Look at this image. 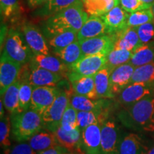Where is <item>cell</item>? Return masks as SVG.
<instances>
[{
	"mask_svg": "<svg viewBox=\"0 0 154 154\" xmlns=\"http://www.w3.org/2000/svg\"><path fill=\"white\" fill-rule=\"evenodd\" d=\"M88 18L83 2L79 1L49 17L44 24V32L49 38L67 31L78 32Z\"/></svg>",
	"mask_w": 154,
	"mask_h": 154,
	"instance_id": "obj_1",
	"label": "cell"
},
{
	"mask_svg": "<svg viewBox=\"0 0 154 154\" xmlns=\"http://www.w3.org/2000/svg\"><path fill=\"white\" fill-rule=\"evenodd\" d=\"M11 115V136L17 142L29 140L44 128L42 115L33 109Z\"/></svg>",
	"mask_w": 154,
	"mask_h": 154,
	"instance_id": "obj_2",
	"label": "cell"
},
{
	"mask_svg": "<svg viewBox=\"0 0 154 154\" xmlns=\"http://www.w3.org/2000/svg\"><path fill=\"white\" fill-rule=\"evenodd\" d=\"M135 126L146 131H154V95H149L128 108Z\"/></svg>",
	"mask_w": 154,
	"mask_h": 154,
	"instance_id": "obj_3",
	"label": "cell"
},
{
	"mask_svg": "<svg viewBox=\"0 0 154 154\" xmlns=\"http://www.w3.org/2000/svg\"><path fill=\"white\" fill-rule=\"evenodd\" d=\"M71 95L61 90L55 101L42 114L43 127L46 130L55 132L61 126V121L66 108L70 104Z\"/></svg>",
	"mask_w": 154,
	"mask_h": 154,
	"instance_id": "obj_4",
	"label": "cell"
},
{
	"mask_svg": "<svg viewBox=\"0 0 154 154\" xmlns=\"http://www.w3.org/2000/svg\"><path fill=\"white\" fill-rule=\"evenodd\" d=\"M62 79V75L40 68L30 63L27 69H22L18 79L20 82H28L33 86L56 87Z\"/></svg>",
	"mask_w": 154,
	"mask_h": 154,
	"instance_id": "obj_5",
	"label": "cell"
},
{
	"mask_svg": "<svg viewBox=\"0 0 154 154\" xmlns=\"http://www.w3.org/2000/svg\"><path fill=\"white\" fill-rule=\"evenodd\" d=\"M3 54L19 64H26L32 56L27 44H25L19 32L11 30L7 35L4 46Z\"/></svg>",
	"mask_w": 154,
	"mask_h": 154,
	"instance_id": "obj_6",
	"label": "cell"
},
{
	"mask_svg": "<svg viewBox=\"0 0 154 154\" xmlns=\"http://www.w3.org/2000/svg\"><path fill=\"white\" fill-rule=\"evenodd\" d=\"M107 54L83 56L77 62L69 67V72H76L83 76H94L106 66Z\"/></svg>",
	"mask_w": 154,
	"mask_h": 154,
	"instance_id": "obj_7",
	"label": "cell"
},
{
	"mask_svg": "<svg viewBox=\"0 0 154 154\" xmlns=\"http://www.w3.org/2000/svg\"><path fill=\"white\" fill-rule=\"evenodd\" d=\"M61 89L52 86H34L30 109L42 114L55 101Z\"/></svg>",
	"mask_w": 154,
	"mask_h": 154,
	"instance_id": "obj_8",
	"label": "cell"
},
{
	"mask_svg": "<svg viewBox=\"0 0 154 154\" xmlns=\"http://www.w3.org/2000/svg\"><path fill=\"white\" fill-rule=\"evenodd\" d=\"M115 36L111 34L88 38L79 42L83 55L107 54L114 48Z\"/></svg>",
	"mask_w": 154,
	"mask_h": 154,
	"instance_id": "obj_9",
	"label": "cell"
},
{
	"mask_svg": "<svg viewBox=\"0 0 154 154\" xmlns=\"http://www.w3.org/2000/svg\"><path fill=\"white\" fill-rule=\"evenodd\" d=\"M22 65L13 61L2 53L0 61V93L1 96L7 89L18 80Z\"/></svg>",
	"mask_w": 154,
	"mask_h": 154,
	"instance_id": "obj_10",
	"label": "cell"
},
{
	"mask_svg": "<svg viewBox=\"0 0 154 154\" xmlns=\"http://www.w3.org/2000/svg\"><path fill=\"white\" fill-rule=\"evenodd\" d=\"M101 154H117L121 138L119 128L111 119L101 124Z\"/></svg>",
	"mask_w": 154,
	"mask_h": 154,
	"instance_id": "obj_11",
	"label": "cell"
},
{
	"mask_svg": "<svg viewBox=\"0 0 154 154\" xmlns=\"http://www.w3.org/2000/svg\"><path fill=\"white\" fill-rule=\"evenodd\" d=\"M101 124L96 123L82 131L81 149L86 154H101Z\"/></svg>",
	"mask_w": 154,
	"mask_h": 154,
	"instance_id": "obj_12",
	"label": "cell"
},
{
	"mask_svg": "<svg viewBox=\"0 0 154 154\" xmlns=\"http://www.w3.org/2000/svg\"><path fill=\"white\" fill-rule=\"evenodd\" d=\"M152 84L153 83H133L128 84L119 93V101L122 104L130 106L146 96L153 94V86Z\"/></svg>",
	"mask_w": 154,
	"mask_h": 154,
	"instance_id": "obj_13",
	"label": "cell"
},
{
	"mask_svg": "<svg viewBox=\"0 0 154 154\" xmlns=\"http://www.w3.org/2000/svg\"><path fill=\"white\" fill-rule=\"evenodd\" d=\"M66 76L72 84L74 94L91 99H99L96 91L94 76H83L76 72H69Z\"/></svg>",
	"mask_w": 154,
	"mask_h": 154,
	"instance_id": "obj_14",
	"label": "cell"
},
{
	"mask_svg": "<svg viewBox=\"0 0 154 154\" xmlns=\"http://www.w3.org/2000/svg\"><path fill=\"white\" fill-rule=\"evenodd\" d=\"M135 69L136 67L128 62L112 69L109 82L111 91L114 96L119 94L123 88L130 84Z\"/></svg>",
	"mask_w": 154,
	"mask_h": 154,
	"instance_id": "obj_15",
	"label": "cell"
},
{
	"mask_svg": "<svg viewBox=\"0 0 154 154\" xmlns=\"http://www.w3.org/2000/svg\"><path fill=\"white\" fill-rule=\"evenodd\" d=\"M25 42L33 54H49V48L43 34L36 26L26 24L23 27Z\"/></svg>",
	"mask_w": 154,
	"mask_h": 154,
	"instance_id": "obj_16",
	"label": "cell"
},
{
	"mask_svg": "<svg viewBox=\"0 0 154 154\" xmlns=\"http://www.w3.org/2000/svg\"><path fill=\"white\" fill-rule=\"evenodd\" d=\"M129 13L124 10L121 6H115L112 9L102 15L101 18L106 24L109 34H115L117 32L128 27V21Z\"/></svg>",
	"mask_w": 154,
	"mask_h": 154,
	"instance_id": "obj_17",
	"label": "cell"
},
{
	"mask_svg": "<svg viewBox=\"0 0 154 154\" xmlns=\"http://www.w3.org/2000/svg\"><path fill=\"white\" fill-rule=\"evenodd\" d=\"M78 41L109 34L106 24L101 17L90 16L78 32Z\"/></svg>",
	"mask_w": 154,
	"mask_h": 154,
	"instance_id": "obj_18",
	"label": "cell"
},
{
	"mask_svg": "<svg viewBox=\"0 0 154 154\" xmlns=\"http://www.w3.org/2000/svg\"><path fill=\"white\" fill-rule=\"evenodd\" d=\"M112 35L115 36L113 49H124L134 52L135 50L143 45L138 35L136 27L128 26Z\"/></svg>",
	"mask_w": 154,
	"mask_h": 154,
	"instance_id": "obj_19",
	"label": "cell"
},
{
	"mask_svg": "<svg viewBox=\"0 0 154 154\" xmlns=\"http://www.w3.org/2000/svg\"><path fill=\"white\" fill-rule=\"evenodd\" d=\"M30 61V63L36 66L47 69L51 72L57 73L63 76H67V74L69 72V66L66 64L58 57L50 54H33Z\"/></svg>",
	"mask_w": 154,
	"mask_h": 154,
	"instance_id": "obj_20",
	"label": "cell"
},
{
	"mask_svg": "<svg viewBox=\"0 0 154 154\" xmlns=\"http://www.w3.org/2000/svg\"><path fill=\"white\" fill-rule=\"evenodd\" d=\"M54 133L59 145L66 149L68 151L72 152L82 150V131L79 126L70 131H65L60 126Z\"/></svg>",
	"mask_w": 154,
	"mask_h": 154,
	"instance_id": "obj_21",
	"label": "cell"
},
{
	"mask_svg": "<svg viewBox=\"0 0 154 154\" xmlns=\"http://www.w3.org/2000/svg\"><path fill=\"white\" fill-rule=\"evenodd\" d=\"M147 151V147L138 134H129L121 138L117 154H146Z\"/></svg>",
	"mask_w": 154,
	"mask_h": 154,
	"instance_id": "obj_22",
	"label": "cell"
},
{
	"mask_svg": "<svg viewBox=\"0 0 154 154\" xmlns=\"http://www.w3.org/2000/svg\"><path fill=\"white\" fill-rule=\"evenodd\" d=\"M29 143L37 153L46 151L57 146H60L54 133L49 130L40 131L39 132L36 133L29 140Z\"/></svg>",
	"mask_w": 154,
	"mask_h": 154,
	"instance_id": "obj_23",
	"label": "cell"
},
{
	"mask_svg": "<svg viewBox=\"0 0 154 154\" xmlns=\"http://www.w3.org/2000/svg\"><path fill=\"white\" fill-rule=\"evenodd\" d=\"M112 69L106 66L94 75L96 91L99 99H112L114 95L112 94L110 88L109 78Z\"/></svg>",
	"mask_w": 154,
	"mask_h": 154,
	"instance_id": "obj_24",
	"label": "cell"
},
{
	"mask_svg": "<svg viewBox=\"0 0 154 154\" xmlns=\"http://www.w3.org/2000/svg\"><path fill=\"white\" fill-rule=\"evenodd\" d=\"M104 104L103 99H91L76 94L70 97V105L77 111L101 110L103 109Z\"/></svg>",
	"mask_w": 154,
	"mask_h": 154,
	"instance_id": "obj_25",
	"label": "cell"
},
{
	"mask_svg": "<svg viewBox=\"0 0 154 154\" xmlns=\"http://www.w3.org/2000/svg\"><path fill=\"white\" fill-rule=\"evenodd\" d=\"M19 86L20 82L18 79L7 88L5 93L2 96L4 106L11 114L21 112L19 106Z\"/></svg>",
	"mask_w": 154,
	"mask_h": 154,
	"instance_id": "obj_26",
	"label": "cell"
},
{
	"mask_svg": "<svg viewBox=\"0 0 154 154\" xmlns=\"http://www.w3.org/2000/svg\"><path fill=\"white\" fill-rule=\"evenodd\" d=\"M154 62V41L143 44L135 50L129 63L135 67Z\"/></svg>",
	"mask_w": 154,
	"mask_h": 154,
	"instance_id": "obj_27",
	"label": "cell"
},
{
	"mask_svg": "<svg viewBox=\"0 0 154 154\" xmlns=\"http://www.w3.org/2000/svg\"><path fill=\"white\" fill-rule=\"evenodd\" d=\"M84 9L88 16L101 17L116 6L114 0H84Z\"/></svg>",
	"mask_w": 154,
	"mask_h": 154,
	"instance_id": "obj_28",
	"label": "cell"
},
{
	"mask_svg": "<svg viewBox=\"0 0 154 154\" xmlns=\"http://www.w3.org/2000/svg\"><path fill=\"white\" fill-rule=\"evenodd\" d=\"M54 53L69 67L77 62L84 56L79 41L74 42L62 49L54 51Z\"/></svg>",
	"mask_w": 154,
	"mask_h": 154,
	"instance_id": "obj_29",
	"label": "cell"
},
{
	"mask_svg": "<svg viewBox=\"0 0 154 154\" xmlns=\"http://www.w3.org/2000/svg\"><path fill=\"white\" fill-rule=\"evenodd\" d=\"M106 119V112L103 111V109L89 111H77V124L81 131L96 123L101 124Z\"/></svg>",
	"mask_w": 154,
	"mask_h": 154,
	"instance_id": "obj_30",
	"label": "cell"
},
{
	"mask_svg": "<svg viewBox=\"0 0 154 154\" xmlns=\"http://www.w3.org/2000/svg\"><path fill=\"white\" fill-rule=\"evenodd\" d=\"M79 1L82 0H51L43 5V7L38 11L37 14L42 17H49Z\"/></svg>",
	"mask_w": 154,
	"mask_h": 154,
	"instance_id": "obj_31",
	"label": "cell"
},
{
	"mask_svg": "<svg viewBox=\"0 0 154 154\" xmlns=\"http://www.w3.org/2000/svg\"><path fill=\"white\" fill-rule=\"evenodd\" d=\"M78 32L74 31H67L54 35L49 38V46L53 49V51H58L66 47L69 44L78 41Z\"/></svg>",
	"mask_w": 154,
	"mask_h": 154,
	"instance_id": "obj_32",
	"label": "cell"
},
{
	"mask_svg": "<svg viewBox=\"0 0 154 154\" xmlns=\"http://www.w3.org/2000/svg\"><path fill=\"white\" fill-rule=\"evenodd\" d=\"M154 82V62L136 67L131 79L133 83H145L151 84Z\"/></svg>",
	"mask_w": 154,
	"mask_h": 154,
	"instance_id": "obj_33",
	"label": "cell"
},
{
	"mask_svg": "<svg viewBox=\"0 0 154 154\" xmlns=\"http://www.w3.org/2000/svg\"><path fill=\"white\" fill-rule=\"evenodd\" d=\"M133 52L124 49H113L107 55V66L113 69L115 67L128 63L131 59Z\"/></svg>",
	"mask_w": 154,
	"mask_h": 154,
	"instance_id": "obj_34",
	"label": "cell"
},
{
	"mask_svg": "<svg viewBox=\"0 0 154 154\" xmlns=\"http://www.w3.org/2000/svg\"><path fill=\"white\" fill-rule=\"evenodd\" d=\"M153 21V13L150 8L131 13L127 21V25L131 27H137L140 25Z\"/></svg>",
	"mask_w": 154,
	"mask_h": 154,
	"instance_id": "obj_35",
	"label": "cell"
},
{
	"mask_svg": "<svg viewBox=\"0 0 154 154\" xmlns=\"http://www.w3.org/2000/svg\"><path fill=\"white\" fill-rule=\"evenodd\" d=\"M33 88L34 86L28 82H20L19 95V106H20L21 112L30 109Z\"/></svg>",
	"mask_w": 154,
	"mask_h": 154,
	"instance_id": "obj_36",
	"label": "cell"
},
{
	"mask_svg": "<svg viewBox=\"0 0 154 154\" xmlns=\"http://www.w3.org/2000/svg\"><path fill=\"white\" fill-rule=\"evenodd\" d=\"M61 127L65 131H70L78 127L77 111L70 104L66 108L61 121Z\"/></svg>",
	"mask_w": 154,
	"mask_h": 154,
	"instance_id": "obj_37",
	"label": "cell"
},
{
	"mask_svg": "<svg viewBox=\"0 0 154 154\" xmlns=\"http://www.w3.org/2000/svg\"><path fill=\"white\" fill-rule=\"evenodd\" d=\"M11 128V121H9L8 116H4L1 119L0 122V143L2 148L7 151H9V147L11 146V141L9 139L10 136V129Z\"/></svg>",
	"mask_w": 154,
	"mask_h": 154,
	"instance_id": "obj_38",
	"label": "cell"
},
{
	"mask_svg": "<svg viewBox=\"0 0 154 154\" xmlns=\"http://www.w3.org/2000/svg\"><path fill=\"white\" fill-rule=\"evenodd\" d=\"M0 10L4 19L13 18L19 11L18 0H0Z\"/></svg>",
	"mask_w": 154,
	"mask_h": 154,
	"instance_id": "obj_39",
	"label": "cell"
},
{
	"mask_svg": "<svg viewBox=\"0 0 154 154\" xmlns=\"http://www.w3.org/2000/svg\"><path fill=\"white\" fill-rule=\"evenodd\" d=\"M138 35L143 44L154 41V21L137 26Z\"/></svg>",
	"mask_w": 154,
	"mask_h": 154,
	"instance_id": "obj_40",
	"label": "cell"
},
{
	"mask_svg": "<svg viewBox=\"0 0 154 154\" xmlns=\"http://www.w3.org/2000/svg\"><path fill=\"white\" fill-rule=\"evenodd\" d=\"M121 7L128 13L150 9L151 7L142 2L140 0H120Z\"/></svg>",
	"mask_w": 154,
	"mask_h": 154,
	"instance_id": "obj_41",
	"label": "cell"
},
{
	"mask_svg": "<svg viewBox=\"0 0 154 154\" xmlns=\"http://www.w3.org/2000/svg\"><path fill=\"white\" fill-rule=\"evenodd\" d=\"M7 154H37V152L32 149L29 143H21L14 146Z\"/></svg>",
	"mask_w": 154,
	"mask_h": 154,
	"instance_id": "obj_42",
	"label": "cell"
},
{
	"mask_svg": "<svg viewBox=\"0 0 154 154\" xmlns=\"http://www.w3.org/2000/svg\"><path fill=\"white\" fill-rule=\"evenodd\" d=\"M68 151L61 146H57L55 147L42 151L38 154H66Z\"/></svg>",
	"mask_w": 154,
	"mask_h": 154,
	"instance_id": "obj_43",
	"label": "cell"
},
{
	"mask_svg": "<svg viewBox=\"0 0 154 154\" xmlns=\"http://www.w3.org/2000/svg\"><path fill=\"white\" fill-rule=\"evenodd\" d=\"M51 0H28L29 7L31 9H36L49 2Z\"/></svg>",
	"mask_w": 154,
	"mask_h": 154,
	"instance_id": "obj_44",
	"label": "cell"
},
{
	"mask_svg": "<svg viewBox=\"0 0 154 154\" xmlns=\"http://www.w3.org/2000/svg\"><path fill=\"white\" fill-rule=\"evenodd\" d=\"M3 101L2 99H1V101H0V116H1V119H2L4 116H5V111H4V108H3Z\"/></svg>",
	"mask_w": 154,
	"mask_h": 154,
	"instance_id": "obj_45",
	"label": "cell"
},
{
	"mask_svg": "<svg viewBox=\"0 0 154 154\" xmlns=\"http://www.w3.org/2000/svg\"><path fill=\"white\" fill-rule=\"evenodd\" d=\"M140 1L148 6H149L150 7H151V6L154 4V0H140Z\"/></svg>",
	"mask_w": 154,
	"mask_h": 154,
	"instance_id": "obj_46",
	"label": "cell"
},
{
	"mask_svg": "<svg viewBox=\"0 0 154 154\" xmlns=\"http://www.w3.org/2000/svg\"><path fill=\"white\" fill-rule=\"evenodd\" d=\"M66 154H86L84 151H82V150H78V151H72V152H69L68 151Z\"/></svg>",
	"mask_w": 154,
	"mask_h": 154,
	"instance_id": "obj_47",
	"label": "cell"
},
{
	"mask_svg": "<svg viewBox=\"0 0 154 154\" xmlns=\"http://www.w3.org/2000/svg\"><path fill=\"white\" fill-rule=\"evenodd\" d=\"M146 154H154V146H153L151 149H148V151L146 152Z\"/></svg>",
	"mask_w": 154,
	"mask_h": 154,
	"instance_id": "obj_48",
	"label": "cell"
},
{
	"mask_svg": "<svg viewBox=\"0 0 154 154\" xmlns=\"http://www.w3.org/2000/svg\"><path fill=\"white\" fill-rule=\"evenodd\" d=\"M151 11H152V13H153V18H154V4H153V5L151 6Z\"/></svg>",
	"mask_w": 154,
	"mask_h": 154,
	"instance_id": "obj_49",
	"label": "cell"
},
{
	"mask_svg": "<svg viewBox=\"0 0 154 154\" xmlns=\"http://www.w3.org/2000/svg\"><path fill=\"white\" fill-rule=\"evenodd\" d=\"M114 1L116 3V6L119 5V4H120V0H114Z\"/></svg>",
	"mask_w": 154,
	"mask_h": 154,
	"instance_id": "obj_50",
	"label": "cell"
},
{
	"mask_svg": "<svg viewBox=\"0 0 154 154\" xmlns=\"http://www.w3.org/2000/svg\"><path fill=\"white\" fill-rule=\"evenodd\" d=\"M83 1H84V0H82V2H83Z\"/></svg>",
	"mask_w": 154,
	"mask_h": 154,
	"instance_id": "obj_51",
	"label": "cell"
}]
</instances>
